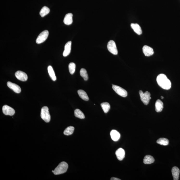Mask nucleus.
Returning <instances> with one entry per match:
<instances>
[{
    "instance_id": "obj_1",
    "label": "nucleus",
    "mask_w": 180,
    "mask_h": 180,
    "mask_svg": "<svg viewBox=\"0 0 180 180\" xmlns=\"http://www.w3.org/2000/svg\"><path fill=\"white\" fill-rule=\"evenodd\" d=\"M157 81L159 86L163 89L169 90L171 88V82L165 74H161L159 75L157 77Z\"/></svg>"
},
{
    "instance_id": "obj_2",
    "label": "nucleus",
    "mask_w": 180,
    "mask_h": 180,
    "mask_svg": "<svg viewBox=\"0 0 180 180\" xmlns=\"http://www.w3.org/2000/svg\"><path fill=\"white\" fill-rule=\"evenodd\" d=\"M68 167V164L67 163L61 162L54 169V173L55 175H59L65 173L67 172Z\"/></svg>"
},
{
    "instance_id": "obj_3",
    "label": "nucleus",
    "mask_w": 180,
    "mask_h": 180,
    "mask_svg": "<svg viewBox=\"0 0 180 180\" xmlns=\"http://www.w3.org/2000/svg\"><path fill=\"white\" fill-rule=\"evenodd\" d=\"M41 118L46 123L49 122L51 117L48 107L45 106L42 107L41 109Z\"/></svg>"
},
{
    "instance_id": "obj_4",
    "label": "nucleus",
    "mask_w": 180,
    "mask_h": 180,
    "mask_svg": "<svg viewBox=\"0 0 180 180\" xmlns=\"http://www.w3.org/2000/svg\"><path fill=\"white\" fill-rule=\"evenodd\" d=\"M139 94L142 101L144 105H147L150 102V99H151V97H150L151 94L150 92L146 91L145 93H144L143 91H140Z\"/></svg>"
},
{
    "instance_id": "obj_5",
    "label": "nucleus",
    "mask_w": 180,
    "mask_h": 180,
    "mask_svg": "<svg viewBox=\"0 0 180 180\" xmlns=\"http://www.w3.org/2000/svg\"><path fill=\"white\" fill-rule=\"evenodd\" d=\"M48 35H49V32L48 30L43 31L38 36L36 40V43L38 44L43 43L47 40Z\"/></svg>"
},
{
    "instance_id": "obj_6",
    "label": "nucleus",
    "mask_w": 180,
    "mask_h": 180,
    "mask_svg": "<svg viewBox=\"0 0 180 180\" xmlns=\"http://www.w3.org/2000/svg\"><path fill=\"white\" fill-rule=\"evenodd\" d=\"M112 88L114 92L120 96L124 97V98H125V97L127 96V92L126 90L120 87V86L113 85L112 86Z\"/></svg>"
},
{
    "instance_id": "obj_7",
    "label": "nucleus",
    "mask_w": 180,
    "mask_h": 180,
    "mask_svg": "<svg viewBox=\"0 0 180 180\" xmlns=\"http://www.w3.org/2000/svg\"><path fill=\"white\" fill-rule=\"evenodd\" d=\"M107 48L109 51L112 54L115 55L118 54V49L114 41L111 40L109 41L107 45Z\"/></svg>"
},
{
    "instance_id": "obj_8",
    "label": "nucleus",
    "mask_w": 180,
    "mask_h": 180,
    "mask_svg": "<svg viewBox=\"0 0 180 180\" xmlns=\"http://www.w3.org/2000/svg\"><path fill=\"white\" fill-rule=\"evenodd\" d=\"M2 112L5 115L12 116L15 113V110L8 105H4L2 107Z\"/></svg>"
},
{
    "instance_id": "obj_9",
    "label": "nucleus",
    "mask_w": 180,
    "mask_h": 180,
    "mask_svg": "<svg viewBox=\"0 0 180 180\" xmlns=\"http://www.w3.org/2000/svg\"><path fill=\"white\" fill-rule=\"evenodd\" d=\"M16 77L18 80L22 81H25L28 80V76L24 72L21 71H18L15 73Z\"/></svg>"
},
{
    "instance_id": "obj_10",
    "label": "nucleus",
    "mask_w": 180,
    "mask_h": 180,
    "mask_svg": "<svg viewBox=\"0 0 180 180\" xmlns=\"http://www.w3.org/2000/svg\"><path fill=\"white\" fill-rule=\"evenodd\" d=\"M7 84L8 87L13 90L15 93H19L21 92V89L18 85L16 84L13 83L10 81H8Z\"/></svg>"
},
{
    "instance_id": "obj_11",
    "label": "nucleus",
    "mask_w": 180,
    "mask_h": 180,
    "mask_svg": "<svg viewBox=\"0 0 180 180\" xmlns=\"http://www.w3.org/2000/svg\"><path fill=\"white\" fill-rule=\"evenodd\" d=\"M143 53L145 56H150L154 54L153 49L147 46H144L143 48Z\"/></svg>"
},
{
    "instance_id": "obj_12",
    "label": "nucleus",
    "mask_w": 180,
    "mask_h": 180,
    "mask_svg": "<svg viewBox=\"0 0 180 180\" xmlns=\"http://www.w3.org/2000/svg\"><path fill=\"white\" fill-rule=\"evenodd\" d=\"M115 154L118 160H123L125 157V151L122 148H119L116 151Z\"/></svg>"
},
{
    "instance_id": "obj_13",
    "label": "nucleus",
    "mask_w": 180,
    "mask_h": 180,
    "mask_svg": "<svg viewBox=\"0 0 180 180\" xmlns=\"http://www.w3.org/2000/svg\"><path fill=\"white\" fill-rule=\"evenodd\" d=\"M73 15L72 13H68L65 15L63 22L65 24L70 25L73 22Z\"/></svg>"
},
{
    "instance_id": "obj_14",
    "label": "nucleus",
    "mask_w": 180,
    "mask_h": 180,
    "mask_svg": "<svg viewBox=\"0 0 180 180\" xmlns=\"http://www.w3.org/2000/svg\"><path fill=\"white\" fill-rule=\"evenodd\" d=\"M71 45H72V41H68L65 45L64 51L63 53V55L64 56H67L70 54Z\"/></svg>"
},
{
    "instance_id": "obj_15",
    "label": "nucleus",
    "mask_w": 180,
    "mask_h": 180,
    "mask_svg": "<svg viewBox=\"0 0 180 180\" xmlns=\"http://www.w3.org/2000/svg\"><path fill=\"white\" fill-rule=\"evenodd\" d=\"M110 135H111V138L114 141H118L120 138V133L116 130H113L111 131Z\"/></svg>"
},
{
    "instance_id": "obj_16",
    "label": "nucleus",
    "mask_w": 180,
    "mask_h": 180,
    "mask_svg": "<svg viewBox=\"0 0 180 180\" xmlns=\"http://www.w3.org/2000/svg\"><path fill=\"white\" fill-rule=\"evenodd\" d=\"M179 169L178 168L175 166L172 168V173L173 177V180H178L179 179Z\"/></svg>"
},
{
    "instance_id": "obj_17",
    "label": "nucleus",
    "mask_w": 180,
    "mask_h": 180,
    "mask_svg": "<svg viewBox=\"0 0 180 180\" xmlns=\"http://www.w3.org/2000/svg\"><path fill=\"white\" fill-rule=\"evenodd\" d=\"M131 27L136 34L139 35L142 34V28L137 23H131Z\"/></svg>"
},
{
    "instance_id": "obj_18",
    "label": "nucleus",
    "mask_w": 180,
    "mask_h": 180,
    "mask_svg": "<svg viewBox=\"0 0 180 180\" xmlns=\"http://www.w3.org/2000/svg\"><path fill=\"white\" fill-rule=\"evenodd\" d=\"M163 104L159 99L156 101L155 104V109L156 112H159L163 111Z\"/></svg>"
},
{
    "instance_id": "obj_19",
    "label": "nucleus",
    "mask_w": 180,
    "mask_h": 180,
    "mask_svg": "<svg viewBox=\"0 0 180 180\" xmlns=\"http://www.w3.org/2000/svg\"><path fill=\"white\" fill-rule=\"evenodd\" d=\"M78 94L80 98L85 101H87L89 100V98L86 92L83 90H79L78 91Z\"/></svg>"
},
{
    "instance_id": "obj_20",
    "label": "nucleus",
    "mask_w": 180,
    "mask_h": 180,
    "mask_svg": "<svg viewBox=\"0 0 180 180\" xmlns=\"http://www.w3.org/2000/svg\"><path fill=\"white\" fill-rule=\"evenodd\" d=\"M155 159L150 155H147L144 157V163L145 164H150L154 162Z\"/></svg>"
},
{
    "instance_id": "obj_21",
    "label": "nucleus",
    "mask_w": 180,
    "mask_h": 180,
    "mask_svg": "<svg viewBox=\"0 0 180 180\" xmlns=\"http://www.w3.org/2000/svg\"><path fill=\"white\" fill-rule=\"evenodd\" d=\"M47 69H48V73L50 76L52 80L54 81H55L56 79V78L53 67L51 66H49L48 67Z\"/></svg>"
},
{
    "instance_id": "obj_22",
    "label": "nucleus",
    "mask_w": 180,
    "mask_h": 180,
    "mask_svg": "<svg viewBox=\"0 0 180 180\" xmlns=\"http://www.w3.org/2000/svg\"><path fill=\"white\" fill-rule=\"evenodd\" d=\"M50 12V9L47 7L44 6L42 8L40 11V14L42 17H44L48 15Z\"/></svg>"
},
{
    "instance_id": "obj_23",
    "label": "nucleus",
    "mask_w": 180,
    "mask_h": 180,
    "mask_svg": "<svg viewBox=\"0 0 180 180\" xmlns=\"http://www.w3.org/2000/svg\"><path fill=\"white\" fill-rule=\"evenodd\" d=\"M74 115L76 118L80 119H84L85 118V115L80 110L77 109L74 111Z\"/></svg>"
},
{
    "instance_id": "obj_24",
    "label": "nucleus",
    "mask_w": 180,
    "mask_h": 180,
    "mask_svg": "<svg viewBox=\"0 0 180 180\" xmlns=\"http://www.w3.org/2000/svg\"><path fill=\"white\" fill-rule=\"evenodd\" d=\"M101 106L105 113H107L110 110V107H111L110 104L107 102L101 103Z\"/></svg>"
},
{
    "instance_id": "obj_25",
    "label": "nucleus",
    "mask_w": 180,
    "mask_h": 180,
    "mask_svg": "<svg viewBox=\"0 0 180 180\" xmlns=\"http://www.w3.org/2000/svg\"><path fill=\"white\" fill-rule=\"evenodd\" d=\"M74 130V127L69 126L67 127L64 131V134L66 136H69L73 134Z\"/></svg>"
},
{
    "instance_id": "obj_26",
    "label": "nucleus",
    "mask_w": 180,
    "mask_h": 180,
    "mask_svg": "<svg viewBox=\"0 0 180 180\" xmlns=\"http://www.w3.org/2000/svg\"><path fill=\"white\" fill-rule=\"evenodd\" d=\"M157 144H160L161 145H167L169 144V140L166 138H159L157 141Z\"/></svg>"
},
{
    "instance_id": "obj_27",
    "label": "nucleus",
    "mask_w": 180,
    "mask_h": 180,
    "mask_svg": "<svg viewBox=\"0 0 180 180\" xmlns=\"http://www.w3.org/2000/svg\"><path fill=\"white\" fill-rule=\"evenodd\" d=\"M80 75L83 78L84 80H87L88 79V75L87 71L85 69L81 68L80 72Z\"/></svg>"
},
{
    "instance_id": "obj_28",
    "label": "nucleus",
    "mask_w": 180,
    "mask_h": 180,
    "mask_svg": "<svg viewBox=\"0 0 180 180\" xmlns=\"http://www.w3.org/2000/svg\"><path fill=\"white\" fill-rule=\"evenodd\" d=\"M76 65L73 62H71L68 66L69 70L71 74H74L75 70Z\"/></svg>"
},
{
    "instance_id": "obj_29",
    "label": "nucleus",
    "mask_w": 180,
    "mask_h": 180,
    "mask_svg": "<svg viewBox=\"0 0 180 180\" xmlns=\"http://www.w3.org/2000/svg\"><path fill=\"white\" fill-rule=\"evenodd\" d=\"M111 180H120L121 179H120L117 178H115V177H112V178H111Z\"/></svg>"
},
{
    "instance_id": "obj_30",
    "label": "nucleus",
    "mask_w": 180,
    "mask_h": 180,
    "mask_svg": "<svg viewBox=\"0 0 180 180\" xmlns=\"http://www.w3.org/2000/svg\"><path fill=\"white\" fill-rule=\"evenodd\" d=\"M161 98L162 99H164V98H163V96H161Z\"/></svg>"
},
{
    "instance_id": "obj_31",
    "label": "nucleus",
    "mask_w": 180,
    "mask_h": 180,
    "mask_svg": "<svg viewBox=\"0 0 180 180\" xmlns=\"http://www.w3.org/2000/svg\"><path fill=\"white\" fill-rule=\"evenodd\" d=\"M54 170H53V171H52V172L54 173Z\"/></svg>"
}]
</instances>
